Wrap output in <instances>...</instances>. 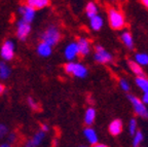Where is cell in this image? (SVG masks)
<instances>
[{
	"label": "cell",
	"mask_w": 148,
	"mask_h": 147,
	"mask_svg": "<svg viewBox=\"0 0 148 147\" xmlns=\"http://www.w3.org/2000/svg\"><path fill=\"white\" fill-rule=\"evenodd\" d=\"M53 45H51L47 42L40 40V42L36 46V53L37 55L41 58H49L53 54Z\"/></svg>",
	"instance_id": "4fadbf2b"
},
{
	"label": "cell",
	"mask_w": 148,
	"mask_h": 147,
	"mask_svg": "<svg viewBox=\"0 0 148 147\" xmlns=\"http://www.w3.org/2000/svg\"><path fill=\"white\" fill-rule=\"evenodd\" d=\"M18 14H20L22 20L28 23H32L36 18V9L28 4H23L18 7Z\"/></svg>",
	"instance_id": "ba28073f"
},
{
	"label": "cell",
	"mask_w": 148,
	"mask_h": 147,
	"mask_svg": "<svg viewBox=\"0 0 148 147\" xmlns=\"http://www.w3.org/2000/svg\"><path fill=\"white\" fill-rule=\"evenodd\" d=\"M8 133H9L8 126H7L5 124L0 122V139L6 138V136L8 135Z\"/></svg>",
	"instance_id": "83f0119b"
},
{
	"label": "cell",
	"mask_w": 148,
	"mask_h": 147,
	"mask_svg": "<svg viewBox=\"0 0 148 147\" xmlns=\"http://www.w3.org/2000/svg\"><path fill=\"white\" fill-rule=\"evenodd\" d=\"M40 130H42L43 132H45V133H49V126L46 124H42L41 126H40Z\"/></svg>",
	"instance_id": "f546056e"
},
{
	"label": "cell",
	"mask_w": 148,
	"mask_h": 147,
	"mask_svg": "<svg viewBox=\"0 0 148 147\" xmlns=\"http://www.w3.org/2000/svg\"><path fill=\"white\" fill-rule=\"evenodd\" d=\"M127 100L133 107L135 114L143 120H148V107L140 98L134 95H127Z\"/></svg>",
	"instance_id": "277c9868"
},
{
	"label": "cell",
	"mask_w": 148,
	"mask_h": 147,
	"mask_svg": "<svg viewBox=\"0 0 148 147\" xmlns=\"http://www.w3.org/2000/svg\"><path fill=\"white\" fill-rule=\"evenodd\" d=\"M26 4L37 9H43L49 5V0H26Z\"/></svg>",
	"instance_id": "44dd1931"
},
{
	"label": "cell",
	"mask_w": 148,
	"mask_h": 147,
	"mask_svg": "<svg viewBox=\"0 0 148 147\" xmlns=\"http://www.w3.org/2000/svg\"><path fill=\"white\" fill-rule=\"evenodd\" d=\"M134 60L138 63L139 65H141L142 67L148 66V54L146 53H137L134 56Z\"/></svg>",
	"instance_id": "603a6c76"
},
{
	"label": "cell",
	"mask_w": 148,
	"mask_h": 147,
	"mask_svg": "<svg viewBox=\"0 0 148 147\" xmlns=\"http://www.w3.org/2000/svg\"><path fill=\"white\" fill-rule=\"evenodd\" d=\"M96 147H107V144H103V143H99L98 142L97 144L95 145Z\"/></svg>",
	"instance_id": "e575fe53"
},
{
	"label": "cell",
	"mask_w": 148,
	"mask_h": 147,
	"mask_svg": "<svg viewBox=\"0 0 148 147\" xmlns=\"http://www.w3.org/2000/svg\"><path fill=\"white\" fill-rule=\"evenodd\" d=\"M92 58H94L96 63L101 65H108L113 62V56H112V54L107 51L104 46L100 45V44L96 45L95 48H94Z\"/></svg>",
	"instance_id": "5b68a950"
},
{
	"label": "cell",
	"mask_w": 148,
	"mask_h": 147,
	"mask_svg": "<svg viewBox=\"0 0 148 147\" xmlns=\"http://www.w3.org/2000/svg\"><path fill=\"white\" fill-rule=\"evenodd\" d=\"M123 131V122L119 118H115L109 124L108 126V132L111 136H119Z\"/></svg>",
	"instance_id": "5bb4252c"
},
{
	"label": "cell",
	"mask_w": 148,
	"mask_h": 147,
	"mask_svg": "<svg viewBox=\"0 0 148 147\" xmlns=\"http://www.w3.org/2000/svg\"><path fill=\"white\" fill-rule=\"evenodd\" d=\"M132 138H133L132 139V146L139 147L144 141V134L142 133V131H139L138 130V131L132 136Z\"/></svg>",
	"instance_id": "cb8c5ba5"
},
{
	"label": "cell",
	"mask_w": 148,
	"mask_h": 147,
	"mask_svg": "<svg viewBox=\"0 0 148 147\" xmlns=\"http://www.w3.org/2000/svg\"><path fill=\"white\" fill-rule=\"evenodd\" d=\"M4 93H5V85L0 82V96H2Z\"/></svg>",
	"instance_id": "1f68e13d"
},
{
	"label": "cell",
	"mask_w": 148,
	"mask_h": 147,
	"mask_svg": "<svg viewBox=\"0 0 148 147\" xmlns=\"http://www.w3.org/2000/svg\"><path fill=\"white\" fill-rule=\"evenodd\" d=\"M12 146V144H9L8 142L7 143H1V144H0V147H10Z\"/></svg>",
	"instance_id": "836d02e7"
},
{
	"label": "cell",
	"mask_w": 148,
	"mask_h": 147,
	"mask_svg": "<svg viewBox=\"0 0 148 147\" xmlns=\"http://www.w3.org/2000/svg\"><path fill=\"white\" fill-rule=\"evenodd\" d=\"M107 19H108V23L111 29H113L115 31L123 30L125 25H127L125 14H123L120 9L116 8V7H110L108 9Z\"/></svg>",
	"instance_id": "6da1fadb"
},
{
	"label": "cell",
	"mask_w": 148,
	"mask_h": 147,
	"mask_svg": "<svg viewBox=\"0 0 148 147\" xmlns=\"http://www.w3.org/2000/svg\"><path fill=\"white\" fill-rule=\"evenodd\" d=\"M88 26H90V30L98 32V31L102 30V28L104 27V19L101 14H96V16H92L90 19H88Z\"/></svg>",
	"instance_id": "9a60e30c"
},
{
	"label": "cell",
	"mask_w": 148,
	"mask_h": 147,
	"mask_svg": "<svg viewBox=\"0 0 148 147\" xmlns=\"http://www.w3.org/2000/svg\"><path fill=\"white\" fill-rule=\"evenodd\" d=\"M79 57V49L76 41H70L64 47V58L66 61H75Z\"/></svg>",
	"instance_id": "9c48e42d"
},
{
	"label": "cell",
	"mask_w": 148,
	"mask_h": 147,
	"mask_svg": "<svg viewBox=\"0 0 148 147\" xmlns=\"http://www.w3.org/2000/svg\"><path fill=\"white\" fill-rule=\"evenodd\" d=\"M139 1H140V2H141V4L144 5L146 8H148V0H139Z\"/></svg>",
	"instance_id": "d6a6232c"
},
{
	"label": "cell",
	"mask_w": 148,
	"mask_h": 147,
	"mask_svg": "<svg viewBox=\"0 0 148 147\" xmlns=\"http://www.w3.org/2000/svg\"><path fill=\"white\" fill-rule=\"evenodd\" d=\"M61 37H62V34H61L59 27L55 25H49L40 34V40H43V41L49 43L51 45L55 46L60 42Z\"/></svg>",
	"instance_id": "3957f363"
},
{
	"label": "cell",
	"mask_w": 148,
	"mask_h": 147,
	"mask_svg": "<svg viewBox=\"0 0 148 147\" xmlns=\"http://www.w3.org/2000/svg\"><path fill=\"white\" fill-rule=\"evenodd\" d=\"M12 68L5 61H0V80H6L10 77Z\"/></svg>",
	"instance_id": "ac0fdd59"
},
{
	"label": "cell",
	"mask_w": 148,
	"mask_h": 147,
	"mask_svg": "<svg viewBox=\"0 0 148 147\" xmlns=\"http://www.w3.org/2000/svg\"><path fill=\"white\" fill-rule=\"evenodd\" d=\"M16 56V44L12 39H6L0 47V58L5 62H10Z\"/></svg>",
	"instance_id": "8992f818"
},
{
	"label": "cell",
	"mask_w": 148,
	"mask_h": 147,
	"mask_svg": "<svg viewBox=\"0 0 148 147\" xmlns=\"http://www.w3.org/2000/svg\"><path fill=\"white\" fill-rule=\"evenodd\" d=\"M31 31H32V27H31V23L24 21L22 19H20L16 23V38L20 41H25L27 38L30 36Z\"/></svg>",
	"instance_id": "52a82bcc"
},
{
	"label": "cell",
	"mask_w": 148,
	"mask_h": 147,
	"mask_svg": "<svg viewBox=\"0 0 148 147\" xmlns=\"http://www.w3.org/2000/svg\"><path fill=\"white\" fill-rule=\"evenodd\" d=\"M127 66H129L130 70H131V72H132L134 75L138 76V75H142V74H144L142 66L141 65H139L135 60H129V62H127Z\"/></svg>",
	"instance_id": "7402d4cb"
},
{
	"label": "cell",
	"mask_w": 148,
	"mask_h": 147,
	"mask_svg": "<svg viewBox=\"0 0 148 147\" xmlns=\"http://www.w3.org/2000/svg\"><path fill=\"white\" fill-rule=\"evenodd\" d=\"M97 117V111L94 107H88L86 108L84 115H83V122L86 126H92Z\"/></svg>",
	"instance_id": "e0dca14e"
},
{
	"label": "cell",
	"mask_w": 148,
	"mask_h": 147,
	"mask_svg": "<svg viewBox=\"0 0 148 147\" xmlns=\"http://www.w3.org/2000/svg\"><path fill=\"white\" fill-rule=\"evenodd\" d=\"M138 131V122L136 118H131L127 122V132L131 136L134 135Z\"/></svg>",
	"instance_id": "d4e9b609"
},
{
	"label": "cell",
	"mask_w": 148,
	"mask_h": 147,
	"mask_svg": "<svg viewBox=\"0 0 148 147\" xmlns=\"http://www.w3.org/2000/svg\"><path fill=\"white\" fill-rule=\"evenodd\" d=\"M135 84L143 93H148V78L144 74L138 75L135 78Z\"/></svg>",
	"instance_id": "d6986e66"
},
{
	"label": "cell",
	"mask_w": 148,
	"mask_h": 147,
	"mask_svg": "<svg viewBox=\"0 0 148 147\" xmlns=\"http://www.w3.org/2000/svg\"><path fill=\"white\" fill-rule=\"evenodd\" d=\"M64 71L68 75H71L75 78L83 79L88 74V67L82 63L76 62V61H67L64 65Z\"/></svg>",
	"instance_id": "7a4b0ae2"
},
{
	"label": "cell",
	"mask_w": 148,
	"mask_h": 147,
	"mask_svg": "<svg viewBox=\"0 0 148 147\" xmlns=\"http://www.w3.org/2000/svg\"><path fill=\"white\" fill-rule=\"evenodd\" d=\"M118 83H119L120 90L123 91V92L129 93L130 91H131V83H130V81L127 80V79H125V78H120Z\"/></svg>",
	"instance_id": "484cf974"
},
{
	"label": "cell",
	"mask_w": 148,
	"mask_h": 147,
	"mask_svg": "<svg viewBox=\"0 0 148 147\" xmlns=\"http://www.w3.org/2000/svg\"><path fill=\"white\" fill-rule=\"evenodd\" d=\"M141 100L144 102V103L146 104V105L148 106V93H143V95H142Z\"/></svg>",
	"instance_id": "4dcf8cb0"
},
{
	"label": "cell",
	"mask_w": 148,
	"mask_h": 147,
	"mask_svg": "<svg viewBox=\"0 0 148 147\" xmlns=\"http://www.w3.org/2000/svg\"><path fill=\"white\" fill-rule=\"evenodd\" d=\"M77 45L79 49V56L80 57H88L92 52V42L86 37H79L77 39Z\"/></svg>",
	"instance_id": "30bf717a"
},
{
	"label": "cell",
	"mask_w": 148,
	"mask_h": 147,
	"mask_svg": "<svg viewBox=\"0 0 148 147\" xmlns=\"http://www.w3.org/2000/svg\"><path fill=\"white\" fill-rule=\"evenodd\" d=\"M7 142L9 144H12V143L16 142V133H8V135L6 136Z\"/></svg>",
	"instance_id": "f1b7e54d"
},
{
	"label": "cell",
	"mask_w": 148,
	"mask_h": 147,
	"mask_svg": "<svg viewBox=\"0 0 148 147\" xmlns=\"http://www.w3.org/2000/svg\"><path fill=\"white\" fill-rule=\"evenodd\" d=\"M27 105L29 106V108L33 111L39 110V104L37 103V101L33 97H28L27 98Z\"/></svg>",
	"instance_id": "4316f807"
},
{
	"label": "cell",
	"mask_w": 148,
	"mask_h": 147,
	"mask_svg": "<svg viewBox=\"0 0 148 147\" xmlns=\"http://www.w3.org/2000/svg\"><path fill=\"white\" fill-rule=\"evenodd\" d=\"M120 40L123 42V44L130 51H133L135 47V41L134 37H133L132 33L129 31H123L120 33Z\"/></svg>",
	"instance_id": "2e32d148"
},
{
	"label": "cell",
	"mask_w": 148,
	"mask_h": 147,
	"mask_svg": "<svg viewBox=\"0 0 148 147\" xmlns=\"http://www.w3.org/2000/svg\"><path fill=\"white\" fill-rule=\"evenodd\" d=\"M84 12H86V16L88 19H90L92 16H96V14H99V7H98L97 3L95 1H88L86 3V7H84Z\"/></svg>",
	"instance_id": "ffe728a7"
},
{
	"label": "cell",
	"mask_w": 148,
	"mask_h": 147,
	"mask_svg": "<svg viewBox=\"0 0 148 147\" xmlns=\"http://www.w3.org/2000/svg\"><path fill=\"white\" fill-rule=\"evenodd\" d=\"M45 136H46V133L42 131V130L37 131L30 139H28L27 142L25 143V146H27V147L40 146V145L43 143L44 139H45Z\"/></svg>",
	"instance_id": "8fae6325"
},
{
	"label": "cell",
	"mask_w": 148,
	"mask_h": 147,
	"mask_svg": "<svg viewBox=\"0 0 148 147\" xmlns=\"http://www.w3.org/2000/svg\"><path fill=\"white\" fill-rule=\"evenodd\" d=\"M110 1H113V0H110Z\"/></svg>",
	"instance_id": "d590c367"
},
{
	"label": "cell",
	"mask_w": 148,
	"mask_h": 147,
	"mask_svg": "<svg viewBox=\"0 0 148 147\" xmlns=\"http://www.w3.org/2000/svg\"><path fill=\"white\" fill-rule=\"evenodd\" d=\"M83 137L90 146H95L99 142V136H98L96 130L92 128V126H88L83 130Z\"/></svg>",
	"instance_id": "7c38bea8"
}]
</instances>
